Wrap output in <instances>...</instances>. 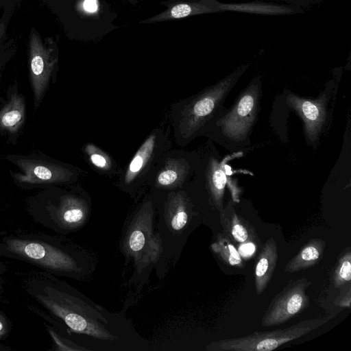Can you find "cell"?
Returning <instances> with one entry per match:
<instances>
[{"mask_svg": "<svg viewBox=\"0 0 351 351\" xmlns=\"http://www.w3.org/2000/svg\"><path fill=\"white\" fill-rule=\"evenodd\" d=\"M25 100L17 90H12L0 108V134H18L25 121Z\"/></svg>", "mask_w": 351, "mask_h": 351, "instance_id": "15", "label": "cell"}, {"mask_svg": "<svg viewBox=\"0 0 351 351\" xmlns=\"http://www.w3.org/2000/svg\"><path fill=\"white\" fill-rule=\"evenodd\" d=\"M91 207L90 196L77 182L69 189L52 188L30 198L27 209L34 221L66 235L86 222Z\"/></svg>", "mask_w": 351, "mask_h": 351, "instance_id": "4", "label": "cell"}, {"mask_svg": "<svg viewBox=\"0 0 351 351\" xmlns=\"http://www.w3.org/2000/svg\"><path fill=\"white\" fill-rule=\"evenodd\" d=\"M12 324L5 313L0 309V341L5 339L11 332Z\"/></svg>", "mask_w": 351, "mask_h": 351, "instance_id": "24", "label": "cell"}, {"mask_svg": "<svg viewBox=\"0 0 351 351\" xmlns=\"http://www.w3.org/2000/svg\"><path fill=\"white\" fill-rule=\"evenodd\" d=\"M351 280V252L350 247L338 261L333 274V283L336 288L345 287Z\"/></svg>", "mask_w": 351, "mask_h": 351, "instance_id": "21", "label": "cell"}, {"mask_svg": "<svg viewBox=\"0 0 351 351\" xmlns=\"http://www.w3.org/2000/svg\"><path fill=\"white\" fill-rule=\"evenodd\" d=\"M332 313L302 320L292 326L270 331H255L240 337L215 340L208 344L209 351H271L302 337L335 317Z\"/></svg>", "mask_w": 351, "mask_h": 351, "instance_id": "8", "label": "cell"}, {"mask_svg": "<svg viewBox=\"0 0 351 351\" xmlns=\"http://www.w3.org/2000/svg\"><path fill=\"white\" fill-rule=\"evenodd\" d=\"M134 216L138 224L131 230L132 231L128 236L127 244L130 252L138 253L144 248L146 243V237L145 228L141 227L139 223L138 216L136 210Z\"/></svg>", "mask_w": 351, "mask_h": 351, "instance_id": "23", "label": "cell"}, {"mask_svg": "<svg viewBox=\"0 0 351 351\" xmlns=\"http://www.w3.org/2000/svg\"><path fill=\"white\" fill-rule=\"evenodd\" d=\"M57 60L34 29L29 36V77L34 96V107L41 103L49 87Z\"/></svg>", "mask_w": 351, "mask_h": 351, "instance_id": "12", "label": "cell"}, {"mask_svg": "<svg viewBox=\"0 0 351 351\" xmlns=\"http://www.w3.org/2000/svg\"><path fill=\"white\" fill-rule=\"evenodd\" d=\"M283 1H296V0H283Z\"/></svg>", "mask_w": 351, "mask_h": 351, "instance_id": "28", "label": "cell"}, {"mask_svg": "<svg viewBox=\"0 0 351 351\" xmlns=\"http://www.w3.org/2000/svg\"><path fill=\"white\" fill-rule=\"evenodd\" d=\"M3 32H4V26L0 22V40H1V38L3 34Z\"/></svg>", "mask_w": 351, "mask_h": 351, "instance_id": "26", "label": "cell"}, {"mask_svg": "<svg viewBox=\"0 0 351 351\" xmlns=\"http://www.w3.org/2000/svg\"><path fill=\"white\" fill-rule=\"evenodd\" d=\"M219 221L223 233L232 242L243 244L259 242L253 226L238 215L230 204L219 211Z\"/></svg>", "mask_w": 351, "mask_h": 351, "instance_id": "14", "label": "cell"}, {"mask_svg": "<svg viewBox=\"0 0 351 351\" xmlns=\"http://www.w3.org/2000/svg\"><path fill=\"white\" fill-rule=\"evenodd\" d=\"M311 281L302 277L291 279L287 285L271 300L261 319L265 327L281 325L296 317L310 304L307 289Z\"/></svg>", "mask_w": 351, "mask_h": 351, "instance_id": "11", "label": "cell"}, {"mask_svg": "<svg viewBox=\"0 0 351 351\" xmlns=\"http://www.w3.org/2000/svg\"><path fill=\"white\" fill-rule=\"evenodd\" d=\"M351 302V289L350 286L348 285V290L343 295L340 294L339 297L335 300V304L340 307H348L350 308Z\"/></svg>", "mask_w": 351, "mask_h": 351, "instance_id": "25", "label": "cell"}, {"mask_svg": "<svg viewBox=\"0 0 351 351\" xmlns=\"http://www.w3.org/2000/svg\"><path fill=\"white\" fill-rule=\"evenodd\" d=\"M46 330L51 337L52 341V348L50 350L53 351H71V350H85L83 348L78 346L71 340L63 337L58 330L51 324L47 322H43Z\"/></svg>", "mask_w": 351, "mask_h": 351, "instance_id": "22", "label": "cell"}, {"mask_svg": "<svg viewBox=\"0 0 351 351\" xmlns=\"http://www.w3.org/2000/svg\"><path fill=\"white\" fill-rule=\"evenodd\" d=\"M199 156L196 151L173 148L166 151L147 178V192L184 187L195 172Z\"/></svg>", "mask_w": 351, "mask_h": 351, "instance_id": "9", "label": "cell"}, {"mask_svg": "<svg viewBox=\"0 0 351 351\" xmlns=\"http://www.w3.org/2000/svg\"><path fill=\"white\" fill-rule=\"evenodd\" d=\"M170 125H158L145 138L121 169L114 186L134 200L147 193V178L163 154L173 148Z\"/></svg>", "mask_w": 351, "mask_h": 351, "instance_id": "6", "label": "cell"}, {"mask_svg": "<svg viewBox=\"0 0 351 351\" xmlns=\"http://www.w3.org/2000/svg\"><path fill=\"white\" fill-rule=\"evenodd\" d=\"M6 159L16 165L20 173H12L15 183L21 188L76 184L88 172L79 167L59 161L45 155H9Z\"/></svg>", "mask_w": 351, "mask_h": 351, "instance_id": "7", "label": "cell"}, {"mask_svg": "<svg viewBox=\"0 0 351 351\" xmlns=\"http://www.w3.org/2000/svg\"><path fill=\"white\" fill-rule=\"evenodd\" d=\"M325 101L326 99L324 97L316 100H310L294 95L289 98V102L302 117L306 136L311 141L317 139L323 126L326 118Z\"/></svg>", "mask_w": 351, "mask_h": 351, "instance_id": "13", "label": "cell"}, {"mask_svg": "<svg viewBox=\"0 0 351 351\" xmlns=\"http://www.w3.org/2000/svg\"><path fill=\"white\" fill-rule=\"evenodd\" d=\"M241 73L235 72L198 93L171 104V131L178 145L185 147L205 135L222 116V104Z\"/></svg>", "mask_w": 351, "mask_h": 351, "instance_id": "3", "label": "cell"}, {"mask_svg": "<svg viewBox=\"0 0 351 351\" xmlns=\"http://www.w3.org/2000/svg\"><path fill=\"white\" fill-rule=\"evenodd\" d=\"M259 84L250 85L235 101L229 112L221 116L210 127L208 132L219 130L228 139L245 141L254 122L259 101Z\"/></svg>", "mask_w": 351, "mask_h": 351, "instance_id": "10", "label": "cell"}, {"mask_svg": "<svg viewBox=\"0 0 351 351\" xmlns=\"http://www.w3.org/2000/svg\"><path fill=\"white\" fill-rule=\"evenodd\" d=\"M21 282L41 307L28 308L85 350H136L147 346L123 315L98 306L56 276L32 270L22 274Z\"/></svg>", "mask_w": 351, "mask_h": 351, "instance_id": "1", "label": "cell"}, {"mask_svg": "<svg viewBox=\"0 0 351 351\" xmlns=\"http://www.w3.org/2000/svg\"><path fill=\"white\" fill-rule=\"evenodd\" d=\"M0 256L25 262L55 276L80 280L88 274L86 254L59 236L1 232Z\"/></svg>", "mask_w": 351, "mask_h": 351, "instance_id": "2", "label": "cell"}, {"mask_svg": "<svg viewBox=\"0 0 351 351\" xmlns=\"http://www.w3.org/2000/svg\"><path fill=\"white\" fill-rule=\"evenodd\" d=\"M277 260V244L271 237L263 244L256 260L254 282L257 295L263 293L267 287L275 271Z\"/></svg>", "mask_w": 351, "mask_h": 351, "instance_id": "17", "label": "cell"}, {"mask_svg": "<svg viewBox=\"0 0 351 351\" xmlns=\"http://www.w3.org/2000/svg\"><path fill=\"white\" fill-rule=\"evenodd\" d=\"M149 193L158 214V231L165 252L169 256L178 254L189 226L199 214L196 204L184 187Z\"/></svg>", "mask_w": 351, "mask_h": 351, "instance_id": "5", "label": "cell"}, {"mask_svg": "<svg viewBox=\"0 0 351 351\" xmlns=\"http://www.w3.org/2000/svg\"><path fill=\"white\" fill-rule=\"evenodd\" d=\"M86 162L99 175L117 178L122 168L114 158L97 145L88 142L82 147Z\"/></svg>", "mask_w": 351, "mask_h": 351, "instance_id": "18", "label": "cell"}, {"mask_svg": "<svg viewBox=\"0 0 351 351\" xmlns=\"http://www.w3.org/2000/svg\"><path fill=\"white\" fill-rule=\"evenodd\" d=\"M326 242L319 238L310 239L285 267V271L293 273L317 265L324 256Z\"/></svg>", "mask_w": 351, "mask_h": 351, "instance_id": "19", "label": "cell"}, {"mask_svg": "<svg viewBox=\"0 0 351 351\" xmlns=\"http://www.w3.org/2000/svg\"><path fill=\"white\" fill-rule=\"evenodd\" d=\"M128 1H130L132 4H134L136 3V0H128Z\"/></svg>", "mask_w": 351, "mask_h": 351, "instance_id": "27", "label": "cell"}, {"mask_svg": "<svg viewBox=\"0 0 351 351\" xmlns=\"http://www.w3.org/2000/svg\"><path fill=\"white\" fill-rule=\"evenodd\" d=\"M217 5L213 0H179L168 5V8L141 23H152L180 19L187 16L211 12L217 10Z\"/></svg>", "mask_w": 351, "mask_h": 351, "instance_id": "16", "label": "cell"}, {"mask_svg": "<svg viewBox=\"0 0 351 351\" xmlns=\"http://www.w3.org/2000/svg\"><path fill=\"white\" fill-rule=\"evenodd\" d=\"M210 247L213 252L224 263L239 268L243 266L240 253L236 249L233 242L224 233H218L215 241Z\"/></svg>", "mask_w": 351, "mask_h": 351, "instance_id": "20", "label": "cell"}]
</instances>
